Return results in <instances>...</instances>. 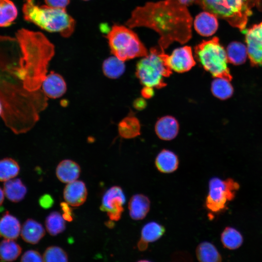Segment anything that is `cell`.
I'll use <instances>...</instances> for the list:
<instances>
[{
  "instance_id": "cell-38",
  "label": "cell",
  "mask_w": 262,
  "mask_h": 262,
  "mask_svg": "<svg viewBox=\"0 0 262 262\" xmlns=\"http://www.w3.org/2000/svg\"><path fill=\"white\" fill-rule=\"evenodd\" d=\"M133 106L136 109L141 110L145 108L146 102L143 98H138L134 100Z\"/></svg>"
},
{
  "instance_id": "cell-22",
  "label": "cell",
  "mask_w": 262,
  "mask_h": 262,
  "mask_svg": "<svg viewBox=\"0 0 262 262\" xmlns=\"http://www.w3.org/2000/svg\"><path fill=\"white\" fill-rule=\"evenodd\" d=\"M3 192L6 197L13 202H18L24 199L27 188L20 179H12L5 181Z\"/></svg>"
},
{
  "instance_id": "cell-11",
  "label": "cell",
  "mask_w": 262,
  "mask_h": 262,
  "mask_svg": "<svg viewBox=\"0 0 262 262\" xmlns=\"http://www.w3.org/2000/svg\"><path fill=\"white\" fill-rule=\"evenodd\" d=\"M167 61L171 69L179 73L188 71L196 65L191 48L187 46L174 49Z\"/></svg>"
},
{
  "instance_id": "cell-42",
  "label": "cell",
  "mask_w": 262,
  "mask_h": 262,
  "mask_svg": "<svg viewBox=\"0 0 262 262\" xmlns=\"http://www.w3.org/2000/svg\"><path fill=\"white\" fill-rule=\"evenodd\" d=\"M106 226L109 228H112L114 226V223L112 220H110V221H107L105 223Z\"/></svg>"
},
{
  "instance_id": "cell-39",
  "label": "cell",
  "mask_w": 262,
  "mask_h": 262,
  "mask_svg": "<svg viewBox=\"0 0 262 262\" xmlns=\"http://www.w3.org/2000/svg\"><path fill=\"white\" fill-rule=\"evenodd\" d=\"M69 206L70 205L66 202H62L60 203V207L63 213L73 214L72 209Z\"/></svg>"
},
{
  "instance_id": "cell-28",
  "label": "cell",
  "mask_w": 262,
  "mask_h": 262,
  "mask_svg": "<svg viewBox=\"0 0 262 262\" xmlns=\"http://www.w3.org/2000/svg\"><path fill=\"white\" fill-rule=\"evenodd\" d=\"M226 53L229 62L234 65H241L246 60L247 48L240 42H232L228 45Z\"/></svg>"
},
{
  "instance_id": "cell-9",
  "label": "cell",
  "mask_w": 262,
  "mask_h": 262,
  "mask_svg": "<svg viewBox=\"0 0 262 262\" xmlns=\"http://www.w3.org/2000/svg\"><path fill=\"white\" fill-rule=\"evenodd\" d=\"M125 201L126 197L122 189L118 186H113L104 194L100 209L107 212L110 220L118 221L124 211Z\"/></svg>"
},
{
  "instance_id": "cell-21",
  "label": "cell",
  "mask_w": 262,
  "mask_h": 262,
  "mask_svg": "<svg viewBox=\"0 0 262 262\" xmlns=\"http://www.w3.org/2000/svg\"><path fill=\"white\" fill-rule=\"evenodd\" d=\"M179 163L177 155L166 149L162 150L155 161L157 170L163 173H171L175 171L178 168Z\"/></svg>"
},
{
  "instance_id": "cell-41",
  "label": "cell",
  "mask_w": 262,
  "mask_h": 262,
  "mask_svg": "<svg viewBox=\"0 0 262 262\" xmlns=\"http://www.w3.org/2000/svg\"><path fill=\"white\" fill-rule=\"evenodd\" d=\"M4 196L5 195L3 190L0 187V206L1 205L4 201Z\"/></svg>"
},
{
  "instance_id": "cell-40",
  "label": "cell",
  "mask_w": 262,
  "mask_h": 262,
  "mask_svg": "<svg viewBox=\"0 0 262 262\" xmlns=\"http://www.w3.org/2000/svg\"><path fill=\"white\" fill-rule=\"evenodd\" d=\"M180 1L184 5L189 6L193 4L194 3H196L198 0H180Z\"/></svg>"
},
{
  "instance_id": "cell-30",
  "label": "cell",
  "mask_w": 262,
  "mask_h": 262,
  "mask_svg": "<svg viewBox=\"0 0 262 262\" xmlns=\"http://www.w3.org/2000/svg\"><path fill=\"white\" fill-rule=\"evenodd\" d=\"M221 241L223 246L230 250L239 248L243 244L241 233L232 227H226L221 234Z\"/></svg>"
},
{
  "instance_id": "cell-6",
  "label": "cell",
  "mask_w": 262,
  "mask_h": 262,
  "mask_svg": "<svg viewBox=\"0 0 262 262\" xmlns=\"http://www.w3.org/2000/svg\"><path fill=\"white\" fill-rule=\"evenodd\" d=\"M106 37L112 53L123 61L148 54L137 35L124 26L113 25Z\"/></svg>"
},
{
  "instance_id": "cell-4",
  "label": "cell",
  "mask_w": 262,
  "mask_h": 262,
  "mask_svg": "<svg viewBox=\"0 0 262 262\" xmlns=\"http://www.w3.org/2000/svg\"><path fill=\"white\" fill-rule=\"evenodd\" d=\"M168 55L159 46L151 48L149 54L137 63L136 75L145 86L161 88L166 85L164 78L172 73Z\"/></svg>"
},
{
  "instance_id": "cell-20",
  "label": "cell",
  "mask_w": 262,
  "mask_h": 262,
  "mask_svg": "<svg viewBox=\"0 0 262 262\" xmlns=\"http://www.w3.org/2000/svg\"><path fill=\"white\" fill-rule=\"evenodd\" d=\"M19 220L14 216L6 212L0 219V237L15 240L21 231Z\"/></svg>"
},
{
  "instance_id": "cell-29",
  "label": "cell",
  "mask_w": 262,
  "mask_h": 262,
  "mask_svg": "<svg viewBox=\"0 0 262 262\" xmlns=\"http://www.w3.org/2000/svg\"><path fill=\"white\" fill-rule=\"evenodd\" d=\"M18 14L17 8L11 0H0V27L11 25Z\"/></svg>"
},
{
  "instance_id": "cell-19",
  "label": "cell",
  "mask_w": 262,
  "mask_h": 262,
  "mask_svg": "<svg viewBox=\"0 0 262 262\" xmlns=\"http://www.w3.org/2000/svg\"><path fill=\"white\" fill-rule=\"evenodd\" d=\"M20 234L26 243L36 244L44 236L45 231L40 223L33 219H28L21 227Z\"/></svg>"
},
{
  "instance_id": "cell-13",
  "label": "cell",
  "mask_w": 262,
  "mask_h": 262,
  "mask_svg": "<svg viewBox=\"0 0 262 262\" xmlns=\"http://www.w3.org/2000/svg\"><path fill=\"white\" fill-rule=\"evenodd\" d=\"M66 202L72 207H79L86 200L87 190L84 182L75 180L68 183L63 192Z\"/></svg>"
},
{
  "instance_id": "cell-14",
  "label": "cell",
  "mask_w": 262,
  "mask_h": 262,
  "mask_svg": "<svg viewBox=\"0 0 262 262\" xmlns=\"http://www.w3.org/2000/svg\"><path fill=\"white\" fill-rule=\"evenodd\" d=\"M165 228L162 225L151 221L147 223L142 228L141 238L137 244L140 251L145 250L149 243H152L159 240L165 232Z\"/></svg>"
},
{
  "instance_id": "cell-10",
  "label": "cell",
  "mask_w": 262,
  "mask_h": 262,
  "mask_svg": "<svg viewBox=\"0 0 262 262\" xmlns=\"http://www.w3.org/2000/svg\"><path fill=\"white\" fill-rule=\"evenodd\" d=\"M246 41L251 64L262 65V22L246 31Z\"/></svg>"
},
{
  "instance_id": "cell-12",
  "label": "cell",
  "mask_w": 262,
  "mask_h": 262,
  "mask_svg": "<svg viewBox=\"0 0 262 262\" xmlns=\"http://www.w3.org/2000/svg\"><path fill=\"white\" fill-rule=\"evenodd\" d=\"M42 88L44 94L50 98H58L66 91L67 86L63 77L58 73L51 71L42 81Z\"/></svg>"
},
{
  "instance_id": "cell-18",
  "label": "cell",
  "mask_w": 262,
  "mask_h": 262,
  "mask_svg": "<svg viewBox=\"0 0 262 262\" xmlns=\"http://www.w3.org/2000/svg\"><path fill=\"white\" fill-rule=\"evenodd\" d=\"M177 120L173 116H164L160 118L156 123L155 130L157 136L164 140L174 139L179 131Z\"/></svg>"
},
{
  "instance_id": "cell-23",
  "label": "cell",
  "mask_w": 262,
  "mask_h": 262,
  "mask_svg": "<svg viewBox=\"0 0 262 262\" xmlns=\"http://www.w3.org/2000/svg\"><path fill=\"white\" fill-rule=\"evenodd\" d=\"M196 254L198 261L201 262H219L222 257L216 247L212 243L204 241L197 246Z\"/></svg>"
},
{
  "instance_id": "cell-1",
  "label": "cell",
  "mask_w": 262,
  "mask_h": 262,
  "mask_svg": "<svg viewBox=\"0 0 262 262\" xmlns=\"http://www.w3.org/2000/svg\"><path fill=\"white\" fill-rule=\"evenodd\" d=\"M192 20L186 6L180 0H164L137 7L126 25L156 31L160 35L159 46L164 50L174 41L184 44L191 38Z\"/></svg>"
},
{
  "instance_id": "cell-32",
  "label": "cell",
  "mask_w": 262,
  "mask_h": 262,
  "mask_svg": "<svg viewBox=\"0 0 262 262\" xmlns=\"http://www.w3.org/2000/svg\"><path fill=\"white\" fill-rule=\"evenodd\" d=\"M65 221L62 215L59 212H51L45 220V226L48 232L52 236L62 233L66 229Z\"/></svg>"
},
{
  "instance_id": "cell-5",
  "label": "cell",
  "mask_w": 262,
  "mask_h": 262,
  "mask_svg": "<svg viewBox=\"0 0 262 262\" xmlns=\"http://www.w3.org/2000/svg\"><path fill=\"white\" fill-rule=\"evenodd\" d=\"M251 0H198L196 3L206 11L226 20L243 31L252 14Z\"/></svg>"
},
{
  "instance_id": "cell-25",
  "label": "cell",
  "mask_w": 262,
  "mask_h": 262,
  "mask_svg": "<svg viewBox=\"0 0 262 262\" xmlns=\"http://www.w3.org/2000/svg\"><path fill=\"white\" fill-rule=\"evenodd\" d=\"M119 134L124 138H132L140 133V124L138 119L132 115L124 118L118 124Z\"/></svg>"
},
{
  "instance_id": "cell-34",
  "label": "cell",
  "mask_w": 262,
  "mask_h": 262,
  "mask_svg": "<svg viewBox=\"0 0 262 262\" xmlns=\"http://www.w3.org/2000/svg\"><path fill=\"white\" fill-rule=\"evenodd\" d=\"M20 261L23 262H43V256L40 253L34 250H29L26 251L21 256Z\"/></svg>"
},
{
  "instance_id": "cell-43",
  "label": "cell",
  "mask_w": 262,
  "mask_h": 262,
  "mask_svg": "<svg viewBox=\"0 0 262 262\" xmlns=\"http://www.w3.org/2000/svg\"><path fill=\"white\" fill-rule=\"evenodd\" d=\"M3 112V106L0 100V116L1 115Z\"/></svg>"
},
{
  "instance_id": "cell-3",
  "label": "cell",
  "mask_w": 262,
  "mask_h": 262,
  "mask_svg": "<svg viewBox=\"0 0 262 262\" xmlns=\"http://www.w3.org/2000/svg\"><path fill=\"white\" fill-rule=\"evenodd\" d=\"M22 11L26 21L48 32L58 33L63 37H68L74 31L75 21L66 9L39 6L35 0H25Z\"/></svg>"
},
{
  "instance_id": "cell-44",
  "label": "cell",
  "mask_w": 262,
  "mask_h": 262,
  "mask_svg": "<svg viewBox=\"0 0 262 262\" xmlns=\"http://www.w3.org/2000/svg\"></svg>"
},
{
  "instance_id": "cell-26",
  "label": "cell",
  "mask_w": 262,
  "mask_h": 262,
  "mask_svg": "<svg viewBox=\"0 0 262 262\" xmlns=\"http://www.w3.org/2000/svg\"><path fill=\"white\" fill-rule=\"evenodd\" d=\"M125 70V66L124 61L115 56L107 58L103 62V73L108 78L117 79L124 73Z\"/></svg>"
},
{
  "instance_id": "cell-8",
  "label": "cell",
  "mask_w": 262,
  "mask_h": 262,
  "mask_svg": "<svg viewBox=\"0 0 262 262\" xmlns=\"http://www.w3.org/2000/svg\"><path fill=\"white\" fill-rule=\"evenodd\" d=\"M239 184L233 179L222 180L213 177L209 182V192L205 200V206L213 213L223 212L227 208L229 202L235 196Z\"/></svg>"
},
{
  "instance_id": "cell-27",
  "label": "cell",
  "mask_w": 262,
  "mask_h": 262,
  "mask_svg": "<svg viewBox=\"0 0 262 262\" xmlns=\"http://www.w3.org/2000/svg\"><path fill=\"white\" fill-rule=\"evenodd\" d=\"M21 250V246L14 240L4 239L0 243V260L14 261L20 255Z\"/></svg>"
},
{
  "instance_id": "cell-31",
  "label": "cell",
  "mask_w": 262,
  "mask_h": 262,
  "mask_svg": "<svg viewBox=\"0 0 262 262\" xmlns=\"http://www.w3.org/2000/svg\"><path fill=\"white\" fill-rule=\"evenodd\" d=\"M20 167L18 163L11 158L0 160V181H6L14 179L19 173Z\"/></svg>"
},
{
  "instance_id": "cell-37",
  "label": "cell",
  "mask_w": 262,
  "mask_h": 262,
  "mask_svg": "<svg viewBox=\"0 0 262 262\" xmlns=\"http://www.w3.org/2000/svg\"><path fill=\"white\" fill-rule=\"evenodd\" d=\"M141 94L144 98H149L154 95L153 88L145 86L142 90Z\"/></svg>"
},
{
  "instance_id": "cell-2",
  "label": "cell",
  "mask_w": 262,
  "mask_h": 262,
  "mask_svg": "<svg viewBox=\"0 0 262 262\" xmlns=\"http://www.w3.org/2000/svg\"><path fill=\"white\" fill-rule=\"evenodd\" d=\"M20 57L16 73L23 80L29 91L38 90L46 77L49 62L54 55V46L40 32L22 29L16 37Z\"/></svg>"
},
{
  "instance_id": "cell-17",
  "label": "cell",
  "mask_w": 262,
  "mask_h": 262,
  "mask_svg": "<svg viewBox=\"0 0 262 262\" xmlns=\"http://www.w3.org/2000/svg\"><path fill=\"white\" fill-rule=\"evenodd\" d=\"M81 172V169L79 164L69 159L62 160L56 169V175L58 180L66 183L77 180Z\"/></svg>"
},
{
  "instance_id": "cell-36",
  "label": "cell",
  "mask_w": 262,
  "mask_h": 262,
  "mask_svg": "<svg viewBox=\"0 0 262 262\" xmlns=\"http://www.w3.org/2000/svg\"><path fill=\"white\" fill-rule=\"evenodd\" d=\"M47 5L56 8L66 9L70 0H44Z\"/></svg>"
},
{
  "instance_id": "cell-16",
  "label": "cell",
  "mask_w": 262,
  "mask_h": 262,
  "mask_svg": "<svg viewBox=\"0 0 262 262\" xmlns=\"http://www.w3.org/2000/svg\"><path fill=\"white\" fill-rule=\"evenodd\" d=\"M150 207L149 198L142 194L132 196L128 203L130 215L134 220L143 219L149 212Z\"/></svg>"
},
{
  "instance_id": "cell-15",
  "label": "cell",
  "mask_w": 262,
  "mask_h": 262,
  "mask_svg": "<svg viewBox=\"0 0 262 262\" xmlns=\"http://www.w3.org/2000/svg\"><path fill=\"white\" fill-rule=\"evenodd\" d=\"M194 24L196 32L203 36L213 34L218 26L217 16L208 11L198 14L195 17Z\"/></svg>"
},
{
  "instance_id": "cell-33",
  "label": "cell",
  "mask_w": 262,
  "mask_h": 262,
  "mask_svg": "<svg viewBox=\"0 0 262 262\" xmlns=\"http://www.w3.org/2000/svg\"><path fill=\"white\" fill-rule=\"evenodd\" d=\"M43 260L48 262H64L68 261V256L66 252L60 247L50 246L44 251Z\"/></svg>"
},
{
  "instance_id": "cell-35",
  "label": "cell",
  "mask_w": 262,
  "mask_h": 262,
  "mask_svg": "<svg viewBox=\"0 0 262 262\" xmlns=\"http://www.w3.org/2000/svg\"><path fill=\"white\" fill-rule=\"evenodd\" d=\"M39 203L42 208L48 209L53 206L54 199L51 195L47 194H44L39 198Z\"/></svg>"
},
{
  "instance_id": "cell-24",
  "label": "cell",
  "mask_w": 262,
  "mask_h": 262,
  "mask_svg": "<svg viewBox=\"0 0 262 262\" xmlns=\"http://www.w3.org/2000/svg\"><path fill=\"white\" fill-rule=\"evenodd\" d=\"M230 77H217L212 83L213 94L221 99H226L232 95L233 87L230 82Z\"/></svg>"
},
{
  "instance_id": "cell-7",
  "label": "cell",
  "mask_w": 262,
  "mask_h": 262,
  "mask_svg": "<svg viewBox=\"0 0 262 262\" xmlns=\"http://www.w3.org/2000/svg\"><path fill=\"white\" fill-rule=\"evenodd\" d=\"M194 50L197 60L213 76L230 77L226 51L217 37L203 40L195 47Z\"/></svg>"
}]
</instances>
